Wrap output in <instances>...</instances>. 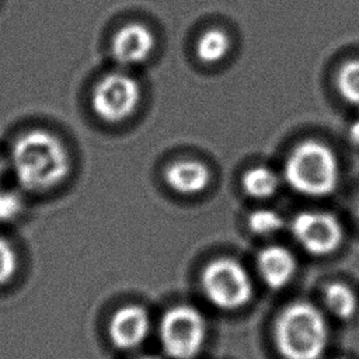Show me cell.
<instances>
[{"mask_svg":"<svg viewBox=\"0 0 359 359\" xmlns=\"http://www.w3.org/2000/svg\"><path fill=\"white\" fill-rule=\"evenodd\" d=\"M164 178L170 188L180 194L192 195L203 191L210 180L205 164L195 160L175 161L167 167Z\"/></svg>","mask_w":359,"mask_h":359,"instance_id":"8fae6325","label":"cell"},{"mask_svg":"<svg viewBox=\"0 0 359 359\" xmlns=\"http://www.w3.org/2000/svg\"><path fill=\"white\" fill-rule=\"evenodd\" d=\"M248 226L258 236H271L283 227V219L275 210L258 209L250 215Z\"/></svg>","mask_w":359,"mask_h":359,"instance_id":"2e32d148","label":"cell"},{"mask_svg":"<svg viewBox=\"0 0 359 359\" xmlns=\"http://www.w3.org/2000/svg\"><path fill=\"white\" fill-rule=\"evenodd\" d=\"M279 178L276 172L266 167H254L243 177L244 191L254 198H268L276 192Z\"/></svg>","mask_w":359,"mask_h":359,"instance_id":"4fadbf2b","label":"cell"},{"mask_svg":"<svg viewBox=\"0 0 359 359\" xmlns=\"http://www.w3.org/2000/svg\"><path fill=\"white\" fill-rule=\"evenodd\" d=\"M154 48L151 31L137 22L122 27L112 38L111 53L121 66H135L149 57Z\"/></svg>","mask_w":359,"mask_h":359,"instance_id":"ba28073f","label":"cell"},{"mask_svg":"<svg viewBox=\"0 0 359 359\" xmlns=\"http://www.w3.org/2000/svg\"><path fill=\"white\" fill-rule=\"evenodd\" d=\"M324 303L330 313L341 320H349L358 310V299L344 283H331L324 290Z\"/></svg>","mask_w":359,"mask_h":359,"instance_id":"7c38bea8","label":"cell"},{"mask_svg":"<svg viewBox=\"0 0 359 359\" xmlns=\"http://www.w3.org/2000/svg\"><path fill=\"white\" fill-rule=\"evenodd\" d=\"M273 338L285 359H321L328 344V327L317 307L296 302L278 316Z\"/></svg>","mask_w":359,"mask_h":359,"instance_id":"7a4b0ae2","label":"cell"},{"mask_svg":"<svg viewBox=\"0 0 359 359\" xmlns=\"http://www.w3.org/2000/svg\"><path fill=\"white\" fill-rule=\"evenodd\" d=\"M136 359H158V358H156V356H140V358H136Z\"/></svg>","mask_w":359,"mask_h":359,"instance_id":"44dd1931","label":"cell"},{"mask_svg":"<svg viewBox=\"0 0 359 359\" xmlns=\"http://www.w3.org/2000/svg\"><path fill=\"white\" fill-rule=\"evenodd\" d=\"M289 185L307 196L331 194L338 184V160L332 150L316 140L299 143L285 163Z\"/></svg>","mask_w":359,"mask_h":359,"instance_id":"3957f363","label":"cell"},{"mask_svg":"<svg viewBox=\"0 0 359 359\" xmlns=\"http://www.w3.org/2000/svg\"><path fill=\"white\" fill-rule=\"evenodd\" d=\"M230 46L229 36L220 29L206 31L196 43V56L205 63H215L224 57Z\"/></svg>","mask_w":359,"mask_h":359,"instance_id":"5bb4252c","label":"cell"},{"mask_svg":"<svg viewBox=\"0 0 359 359\" xmlns=\"http://www.w3.org/2000/svg\"><path fill=\"white\" fill-rule=\"evenodd\" d=\"M258 272L264 282L272 289L286 286L296 272V259L289 250L271 245L264 248L257 259Z\"/></svg>","mask_w":359,"mask_h":359,"instance_id":"30bf717a","label":"cell"},{"mask_svg":"<svg viewBox=\"0 0 359 359\" xmlns=\"http://www.w3.org/2000/svg\"><path fill=\"white\" fill-rule=\"evenodd\" d=\"M202 289L208 300L223 310H236L245 306L252 294L247 271L230 258L212 261L203 269Z\"/></svg>","mask_w":359,"mask_h":359,"instance_id":"5b68a950","label":"cell"},{"mask_svg":"<svg viewBox=\"0 0 359 359\" xmlns=\"http://www.w3.org/2000/svg\"><path fill=\"white\" fill-rule=\"evenodd\" d=\"M139 100V83L123 72H111L95 84L91 107L100 119L116 123L128 119L136 111Z\"/></svg>","mask_w":359,"mask_h":359,"instance_id":"8992f818","label":"cell"},{"mask_svg":"<svg viewBox=\"0 0 359 359\" xmlns=\"http://www.w3.org/2000/svg\"><path fill=\"white\" fill-rule=\"evenodd\" d=\"M150 320L143 307L125 306L119 309L109 323V337L122 349H132L140 345L149 334Z\"/></svg>","mask_w":359,"mask_h":359,"instance_id":"9c48e42d","label":"cell"},{"mask_svg":"<svg viewBox=\"0 0 359 359\" xmlns=\"http://www.w3.org/2000/svg\"><path fill=\"white\" fill-rule=\"evenodd\" d=\"M206 321L191 306L170 309L160 323V341L164 352L172 359H194L203 348Z\"/></svg>","mask_w":359,"mask_h":359,"instance_id":"277c9868","label":"cell"},{"mask_svg":"<svg viewBox=\"0 0 359 359\" xmlns=\"http://www.w3.org/2000/svg\"><path fill=\"white\" fill-rule=\"evenodd\" d=\"M4 171H6V164H4V161H3L1 157H0V180H1V177H3V174H4Z\"/></svg>","mask_w":359,"mask_h":359,"instance_id":"ffe728a7","label":"cell"},{"mask_svg":"<svg viewBox=\"0 0 359 359\" xmlns=\"http://www.w3.org/2000/svg\"><path fill=\"white\" fill-rule=\"evenodd\" d=\"M292 234L310 254L324 255L341 244L342 227L332 215L310 210L293 217Z\"/></svg>","mask_w":359,"mask_h":359,"instance_id":"52a82bcc","label":"cell"},{"mask_svg":"<svg viewBox=\"0 0 359 359\" xmlns=\"http://www.w3.org/2000/svg\"><path fill=\"white\" fill-rule=\"evenodd\" d=\"M338 90L351 104L359 107V60L345 63L338 73Z\"/></svg>","mask_w":359,"mask_h":359,"instance_id":"9a60e30c","label":"cell"},{"mask_svg":"<svg viewBox=\"0 0 359 359\" xmlns=\"http://www.w3.org/2000/svg\"><path fill=\"white\" fill-rule=\"evenodd\" d=\"M348 135H349V140L359 146V119H356L355 122H352V125L349 126V130H348Z\"/></svg>","mask_w":359,"mask_h":359,"instance_id":"d6986e66","label":"cell"},{"mask_svg":"<svg viewBox=\"0 0 359 359\" xmlns=\"http://www.w3.org/2000/svg\"><path fill=\"white\" fill-rule=\"evenodd\" d=\"M24 210L22 198L14 191H0V223H11Z\"/></svg>","mask_w":359,"mask_h":359,"instance_id":"e0dca14e","label":"cell"},{"mask_svg":"<svg viewBox=\"0 0 359 359\" xmlns=\"http://www.w3.org/2000/svg\"><path fill=\"white\" fill-rule=\"evenodd\" d=\"M358 216H359V202H358Z\"/></svg>","mask_w":359,"mask_h":359,"instance_id":"7402d4cb","label":"cell"},{"mask_svg":"<svg viewBox=\"0 0 359 359\" xmlns=\"http://www.w3.org/2000/svg\"><path fill=\"white\" fill-rule=\"evenodd\" d=\"M11 168L28 191H45L59 185L69 174L70 158L63 142L43 129L22 133L13 144Z\"/></svg>","mask_w":359,"mask_h":359,"instance_id":"6da1fadb","label":"cell"},{"mask_svg":"<svg viewBox=\"0 0 359 359\" xmlns=\"http://www.w3.org/2000/svg\"><path fill=\"white\" fill-rule=\"evenodd\" d=\"M17 254L13 245L0 237V285L7 283L15 273Z\"/></svg>","mask_w":359,"mask_h":359,"instance_id":"ac0fdd59","label":"cell"}]
</instances>
